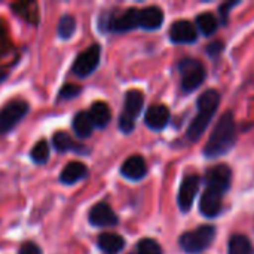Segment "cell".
Masks as SVG:
<instances>
[{
  "label": "cell",
  "instance_id": "7c38bea8",
  "mask_svg": "<svg viewBox=\"0 0 254 254\" xmlns=\"http://www.w3.org/2000/svg\"><path fill=\"white\" fill-rule=\"evenodd\" d=\"M135 27H140V10L134 7L125 10L119 16L112 18L109 22V28L115 33H125L134 30Z\"/></svg>",
  "mask_w": 254,
  "mask_h": 254
},
{
  "label": "cell",
  "instance_id": "4dcf8cb0",
  "mask_svg": "<svg viewBox=\"0 0 254 254\" xmlns=\"http://www.w3.org/2000/svg\"><path fill=\"white\" fill-rule=\"evenodd\" d=\"M3 79H4V74H0V82H1Z\"/></svg>",
  "mask_w": 254,
  "mask_h": 254
},
{
  "label": "cell",
  "instance_id": "52a82bcc",
  "mask_svg": "<svg viewBox=\"0 0 254 254\" xmlns=\"http://www.w3.org/2000/svg\"><path fill=\"white\" fill-rule=\"evenodd\" d=\"M28 112V104L25 101L16 100L6 104L0 110V132L10 131Z\"/></svg>",
  "mask_w": 254,
  "mask_h": 254
},
{
  "label": "cell",
  "instance_id": "5bb4252c",
  "mask_svg": "<svg viewBox=\"0 0 254 254\" xmlns=\"http://www.w3.org/2000/svg\"><path fill=\"white\" fill-rule=\"evenodd\" d=\"M170 110L167 106L162 104H153L147 109L146 116H144V122L146 125L153 129V131H162L168 122H170Z\"/></svg>",
  "mask_w": 254,
  "mask_h": 254
},
{
  "label": "cell",
  "instance_id": "9c48e42d",
  "mask_svg": "<svg viewBox=\"0 0 254 254\" xmlns=\"http://www.w3.org/2000/svg\"><path fill=\"white\" fill-rule=\"evenodd\" d=\"M100 55H101V49L98 45H92L85 52H82L73 64L74 74H77L80 77L91 74L100 63Z\"/></svg>",
  "mask_w": 254,
  "mask_h": 254
},
{
  "label": "cell",
  "instance_id": "603a6c76",
  "mask_svg": "<svg viewBox=\"0 0 254 254\" xmlns=\"http://www.w3.org/2000/svg\"><path fill=\"white\" fill-rule=\"evenodd\" d=\"M74 30H76V19L71 15H64L58 24V34L63 39H68L70 36H73Z\"/></svg>",
  "mask_w": 254,
  "mask_h": 254
},
{
  "label": "cell",
  "instance_id": "8992f818",
  "mask_svg": "<svg viewBox=\"0 0 254 254\" xmlns=\"http://www.w3.org/2000/svg\"><path fill=\"white\" fill-rule=\"evenodd\" d=\"M226 192L228 190L223 188L207 185L205 192L202 193L201 201H199V211L202 213V216L208 219L217 217L223 208V198Z\"/></svg>",
  "mask_w": 254,
  "mask_h": 254
},
{
  "label": "cell",
  "instance_id": "3957f363",
  "mask_svg": "<svg viewBox=\"0 0 254 254\" xmlns=\"http://www.w3.org/2000/svg\"><path fill=\"white\" fill-rule=\"evenodd\" d=\"M216 238V228L211 225H202L193 231L185 232L179 238V246L186 254L204 253Z\"/></svg>",
  "mask_w": 254,
  "mask_h": 254
},
{
  "label": "cell",
  "instance_id": "f1b7e54d",
  "mask_svg": "<svg viewBox=\"0 0 254 254\" xmlns=\"http://www.w3.org/2000/svg\"><path fill=\"white\" fill-rule=\"evenodd\" d=\"M223 49H225V43L222 40H214L207 46V54L211 58H217L223 52Z\"/></svg>",
  "mask_w": 254,
  "mask_h": 254
},
{
  "label": "cell",
  "instance_id": "30bf717a",
  "mask_svg": "<svg viewBox=\"0 0 254 254\" xmlns=\"http://www.w3.org/2000/svg\"><path fill=\"white\" fill-rule=\"evenodd\" d=\"M170 39L174 43H195L198 39V33L190 21L179 19L170 28Z\"/></svg>",
  "mask_w": 254,
  "mask_h": 254
},
{
  "label": "cell",
  "instance_id": "4316f807",
  "mask_svg": "<svg viewBox=\"0 0 254 254\" xmlns=\"http://www.w3.org/2000/svg\"><path fill=\"white\" fill-rule=\"evenodd\" d=\"M80 92V86H77V85H73V83H65L63 88H61V91H60V98H73V97H76L77 94Z\"/></svg>",
  "mask_w": 254,
  "mask_h": 254
},
{
  "label": "cell",
  "instance_id": "7402d4cb",
  "mask_svg": "<svg viewBox=\"0 0 254 254\" xmlns=\"http://www.w3.org/2000/svg\"><path fill=\"white\" fill-rule=\"evenodd\" d=\"M73 129L79 137H83V138L89 137L92 134V129H94V124H92L89 115L85 112L77 113L73 119Z\"/></svg>",
  "mask_w": 254,
  "mask_h": 254
},
{
  "label": "cell",
  "instance_id": "8fae6325",
  "mask_svg": "<svg viewBox=\"0 0 254 254\" xmlns=\"http://www.w3.org/2000/svg\"><path fill=\"white\" fill-rule=\"evenodd\" d=\"M89 222L97 228H107L118 225V216L112 210V207L106 202H100L89 211Z\"/></svg>",
  "mask_w": 254,
  "mask_h": 254
},
{
  "label": "cell",
  "instance_id": "5b68a950",
  "mask_svg": "<svg viewBox=\"0 0 254 254\" xmlns=\"http://www.w3.org/2000/svg\"><path fill=\"white\" fill-rule=\"evenodd\" d=\"M143 104H144V97L140 91L137 89H132V91H128L127 92V97H125V109L121 115V119H119V128L124 131V132H131L135 127V119L137 116L141 113V109H143Z\"/></svg>",
  "mask_w": 254,
  "mask_h": 254
},
{
  "label": "cell",
  "instance_id": "f546056e",
  "mask_svg": "<svg viewBox=\"0 0 254 254\" xmlns=\"http://www.w3.org/2000/svg\"><path fill=\"white\" fill-rule=\"evenodd\" d=\"M18 254H42V250L36 244H33V243H25L19 249V253Z\"/></svg>",
  "mask_w": 254,
  "mask_h": 254
},
{
  "label": "cell",
  "instance_id": "6da1fadb",
  "mask_svg": "<svg viewBox=\"0 0 254 254\" xmlns=\"http://www.w3.org/2000/svg\"><path fill=\"white\" fill-rule=\"evenodd\" d=\"M237 143V125L232 112H225L217 121L214 129L210 134L207 144L204 146V155L207 158H219L226 155Z\"/></svg>",
  "mask_w": 254,
  "mask_h": 254
},
{
  "label": "cell",
  "instance_id": "484cf974",
  "mask_svg": "<svg viewBox=\"0 0 254 254\" xmlns=\"http://www.w3.org/2000/svg\"><path fill=\"white\" fill-rule=\"evenodd\" d=\"M54 146L58 152H67L73 147L71 137L67 132H57L54 135Z\"/></svg>",
  "mask_w": 254,
  "mask_h": 254
},
{
  "label": "cell",
  "instance_id": "e0dca14e",
  "mask_svg": "<svg viewBox=\"0 0 254 254\" xmlns=\"http://www.w3.org/2000/svg\"><path fill=\"white\" fill-rule=\"evenodd\" d=\"M89 118L92 121V124L97 127V128H106L112 119V112H110V107L103 103V101H97L91 106V110H89Z\"/></svg>",
  "mask_w": 254,
  "mask_h": 254
},
{
  "label": "cell",
  "instance_id": "2e32d148",
  "mask_svg": "<svg viewBox=\"0 0 254 254\" xmlns=\"http://www.w3.org/2000/svg\"><path fill=\"white\" fill-rule=\"evenodd\" d=\"M164 24V10L158 6H149L140 10V27L144 30H158Z\"/></svg>",
  "mask_w": 254,
  "mask_h": 254
},
{
  "label": "cell",
  "instance_id": "ac0fdd59",
  "mask_svg": "<svg viewBox=\"0 0 254 254\" xmlns=\"http://www.w3.org/2000/svg\"><path fill=\"white\" fill-rule=\"evenodd\" d=\"M98 247L107 254H118L124 250L125 240L118 234H101L98 237Z\"/></svg>",
  "mask_w": 254,
  "mask_h": 254
},
{
  "label": "cell",
  "instance_id": "d4e9b609",
  "mask_svg": "<svg viewBox=\"0 0 254 254\" xmlns=\"http://www.w3.org/2000/svg\"><path fill=\"white\" fill-rule=\"evenodd\" d=\"M137 254H162V249L155 240L143 238L137 244Z\"/></svg>",
  "mask_w": 254,
  "mask_h": 254
},
{
  "label": "cell",
  "instance_id": "cb8c5ba5",
  "mask_svg": "<svg viewBox=\"0 0 254 254\" xmlns=\"http://www.w3.org/2000/svg\"><path fill=\"white\" fill-rule=\"evenodd\" d=\"M31 159L36 164H45L49 159V146L45 140H40L33 149H31Z\"/></svg>",
  "mask_w": 254,
  "mask_h": 254
},
{
  "label": "cell",
  "instance_id": "d6986e66",
  "mask_svg": "<svg viewBox=\"0 0 254 254\" xmlns=\"http://www.w3.org/2000/svg\"><path fill=\"white\" fill-rule=\"evenodd\" d=\"M86 176V165L82 162H70L64 167L60 180L64 185H73L79 180H82Z\"/></svg>",
  "mask_w": 254,
  "mask_h": 254
},
{
  "label": "cell",
  "instance_id": "44dd1931",
  "mask_svg": "<svg viewBox=\"0 0 254 254\" xmlns=\"http://www.w3.org/2000/svg\"><path fill=\"white\" fill-rule=\"evenodd\" d=\"M196 25L204 36H211L219 28V21L211 12H202L196 16Z\"/></svg>",
  "mask_w": 254,
  "mask_h": 254
},
{
  "label": "cell",
  "instance_id": "277c9868",
  "mask_svg": "<svg viewBox=\"0 0 254 254\" xmlns=\"http://www.w3.org/2000/svg\"><path fill=\"white\" fill-rule=\"evenodd\" d=\"M179 71L182 76V88L188 94L196 91L207 77L204 64L195 58H183L179 63Z\"/></svg>",
  "mask_w": 254,
  "mask_h": 254
},
{
  "label": "cell",
  "instance_id": "ba28073f",
  "mask_svg": "<svg viewBox=\"0 0 254 254\" xmlns=\"http://www.w3.org/2000/svg\"><path fill=\"white\" fill-rule=\"evenodd\" d=\"M199 185H201V177L196 174H189L183 179L177 195V202L183 213L190 211L195 196L199 190Z\"/></svg>",
  "mask_w": 254,
  "mask_h": 254
},
{
  "label": "cell",
  "instance_id": "ffe728a7",
  "mask_svg": "<svg viewBox=\"0 0 254 254\" xmlns=\"http://www.w3.org/2000/svg\"><path fill=\"white\" fill-rule=\"evenodd\" d=\"M228 254H254L252 241L241 234H235L229 238Z\"/></svg>",
  "mask_w": 254,
  "mask_h": 254
},
{
  "label": "cell",
  "instance_id": "83f0119b",
  "mask_svg": "<svg viewBox=\"0 0 254 254\" xmlns=\"http://www.w3.org/2000/svg\"><path fill=\"white\" fill-rule=\"evenodd\" d=\"M237 4H240L238 0H235V1H226V3H222V4H220L219 13H220L222 24H226V22H228V19H229V12H231V9H232L234 6H237Z\"/></svg>",
  "mask_w": 254,
  "mask_h": 254
},
{
  "label": "cell",
  "instance_id": "7a4b0ae2",
  "mask_svg": "<svg viewBox=\"0 0 254 254\" xmlns=\"http://www.w3.org/2000/svg\"><path fill=\"white\" fill-rule=\"evenodd\" d=\"M220 100H222V97H220L219 91H216V89H207L199 95V98L196 101L198 113L193 118V121L190 122L188 132H186V137L190 143H196L204 135L207 127L210 125L211 119L214 118V115L219 109Z\"/></svg>",
  "mask_w": 254,
  "mask_h": 254
},
{
  "label": "cell",
  "instance_id": "9a60e30c",
  "mask_svg": "<svg viewBox=\"0 0 254 254\" xmlns=\"http://www.w3.org/2000/svg\"><path fill=\"white\" fill-rule=\"evenodd\" d=\"M121 173L124 177H127L129 180H140L147 174L146 161L140 155H132L122 164Z\"/></svg>",
  "mask_w": 254,
  "mask_h": 254
},
{
  "label": "cell",
  "instance_id": "4fadbf2b",
  "mask_svg": "<svg viewBox=\"0 0 254 254\" xmlns=\"http://www.w3.org/2000/svg\"><path fill=\"white\" fill-rule=\"evenodd\" d=\"M204 180H205V186L211 185V186H219V188L229 190L231 182H232V171L228 165L219 164L205 171Z\"/></svg>",
  "mask_w": 254,
  "mask_h": 254
}]
</instances>
